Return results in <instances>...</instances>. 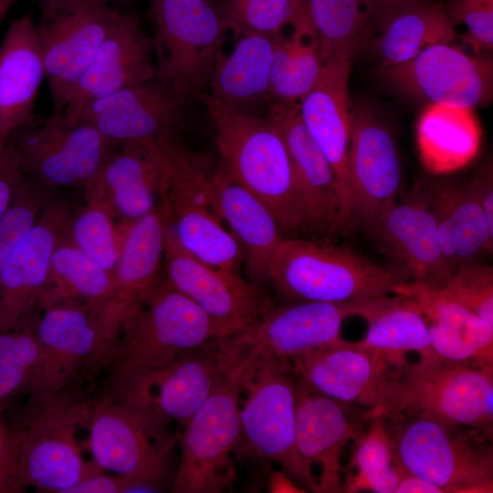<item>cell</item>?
<instances>
[{
	"mask_svg": "<svg viewBox=\"0 0 493 493\" xmlns=\"http://www.w3.org/2000/svg\"><path fill=\"white\" fill-rule=\"evenodd\" d=\"M221 339V330L198 306L165 281L159 283L122 323L105 366V394L122 398L183 353Z\"/></svg>",
	"mask_w": 493,
	"mask_h": 493,
	"instance_id": "obj_1",
	"label": "cell"
},
{
	"mask_svg": "<svg viewBox=\"0 0 493 493\" xmlns=\"http://www.w3.org/2000/svg\"><path fill=\"white\" fill-rule=\"evenodd\" d=\"M199 98L215 122L220 163L227 173L268 207L283 237L307 231L290 159L275 117L236 111L206 92Z\"/></svg>",
	"mask_w": 493,
	"mask_h": 493,
	"instance_id": "obj_2",
	"label": "cell"
},
{
	"mask_svg": "<svg viewBox=\"0 0 493 493\" xmlns=\"http://www.w3.org/2000/svg\"><path fill=\"white\" fill-rule=\"evenodd\" d=\"M424 416L470 426L493 438V365L474 367L439 357L386 368L368 417Z\"/></svg>",
	"mask_w": 493,
	"mask_h": 493,
	"instance_id": "obj_3",
	"label": "cell"
},
{
	"mask_svg": "<svg viewBox=\"0 0 493 493\" xmlns=\"http://www.w3.org/2000/svg\"><path fill=\"white\" fill-rule=\"evenodd\" d=\"M133 305L117 298L88 304L74 300L42 307L36 321L40 361L28 393L29 412L65 394L88 369L105 367Z\"/></svg>",
	"mask_w": 493,
	"mask_h": 493,
	"instance_id": "obj_4",
	"label": "cell"
},
{
	"mask_svg": "<svg viewBox=\"0 0 493 493\" xmlns=\"http://www.w3.org/2000/svg\"><path fill=\"white\" fill-rule=\"evenodd\" d=\"M223 365L215 388L179 437L174 493H220L236 480L234 456L241 444L239 380L254 353L221 340Z\"/></svg>",
	"mask_w": 493,
	"mask_h": 493,
	"instance_id": "obj_5",
	"label": "cell"
},
{
	"mask_svg": "<svg viewBox=\"0 0 493 493\" xmlns=\"http://www.w3.org/2000/svg\"><path fill=\"white\" fill-rule=\"evenodd\" d=\"M403 280L393 270L341 246L283 237L269 288L282 301L345 302L393 295Z\"/></svg>",
	"mask_w": 493,
	"mask_h": 493,
	"instance_id": "obj_6",
	"label": "cell"
},
{
	"mask_svg": "<svg viewBox=\"0 0 493 493\" xmlns=\"http://www.w3.org/2000/svg\"><path fill=\"white\" fill-rule=\"evenodd\" d=\"M295 379L288 361L254 353L239 380L237 454L276 462L299 486L319 493L312 469L296 449Z\"/></svg>",
	"mask_w": 493,
	"mask_h": 493,
	"instance_id": "obj_7",
	"label": "cell"
},
{
	"mask_svg": "<svg viewBox=\"0 0 493 493\" xmlns=\"http://www.w3.org/2000/svg\"><path fill=\"white\" fill-rule=\"evenodd\" d=\"M404 468L443 493H492V439L480 430L424 416L387 417Z\"/></svg>",
	"mask_w": 493,
	"mask_h": 493,
	"instance_id": "obj_8",
	"label": "cell"
},
{
	"mask_svg": "<svg viewBox=\"0 0 493 493\" xmlns=\"http://www.w3.org/2000/svg\"><path fill=\"white\" fill-rule=\"evenodd\" d=\"M89 407L71 394L59 396L29 412L26 425L4 438L0 463L11 492L26 488L65 493L84 475L85 462L77 440L78 426Z\"/></svg>",
	"mask_w": 493,
	"mask_h": 493,
	"instance_id": "obj_9",
	"label": "cell"
},
{
	"mask_svg": "<svg viewBox=\"0 0 493 493\" xmlns=\"http://www.w3.org/2000/svg\"><path fill=\"white\" fill-rule=\"evenodd\" d=\"M153 142L167 166L164 198L178 242L198 259L239 275L244 251L232 232L224 226L211 175L176 135Z\"/></svg>",
	"mask_w": 493,
	"mask_h": 493,
	"instance_id": "obj_10",
	"label": "cell"
},
{
	"mask_svg": "<svg viewBox=\"0 0 493 493\" xmlns=\"http://www.w3.org/2000/svg\"><path fill=\"white\" fill-rule=\"evenodd\" d=\"M156 75L187 99L205 93L228 23L214 0H152Z\"/></svg>",
	"mask_w": 493,
	"mask_h": 493,
	"instance_id": "obj_11",
	"label": "cell"
},
{
	"mask_svg": "<svg viewBox=\"0 0 493 493\" xmlns=\"http://www.w3.org/2000/svg\"><path fill=\"white\" fill-rule=\"evenodd\" d=\"M25 175L53 187L85 188L97 175L113 146L91 124L62 112L36 116L4 143Z\"/></svg>",
	"mask_w": 493,
	"mask_h": 493,
	"instance_id": "obj_12",
	"label": "cell"
},
{
	"mask_svg": "<svg viewBox=\"0 0 493 493\" xmlns=\"http://www.w3.org/2000/svg\"><path fill=\"white\" fill-rule=\"evenodd\" d=\"M89 446L110 473L163 489L170 454L177 442L126 401L104 394L89 409Z\"/></svg>",
	"mask_w": 493,
	"mask_h": 493,
	"instance_id": "obj_13",
	"label": "cell"
},
{
	"mask_svg": "<svg viewBox=\"0 0 493 493\" xmlns=\"http://www.w3.org/2000/svg\"><path fill=\"white\" fill-rule=\"evenodd\" d=\"M37 36L53 112L67 98L114 26L120 9L110 0L38 2Z\"/></svg>",
	"mask_w": 493,
	"mask_h": 493,
	"instance_id": "obj_14",
	"label": "cell"
},
{
	"mask_svg": "<svg viewBox=\"0 0 493 493\" xmlns=\"http://www.w3.org/2000/svg\"><path fill=\"white\" fill-rule=\"evenodd\" d=\"M165 282L198 306L227 338L276 301L268 288L213 267L187 252L169 223L163 256Z\"/></svg>",
	"mask_w": 493,
	"mask_h": 493,
	"instance_id": "obj_15",
	"label": "cell"
},
{
	"mask_svg": "<svg viewBox=\"0 0 493 493\" xmlns=\"http://www.w3.org/2000/svg\"><path fill=\"white\" fill-rule=\"evenodd\" d=\"M370 299L275 302L249 325L224 340L237 350L289 362L310 350L341 341L340 331L344 320L362 317Z\"/></svg>",
	"mask_w": 493,
	"mask_h": 493,
	"instance_id": "obj_16",
	"label": "cell"
},
{
	"mask_svg": "<svg viewBox=\"0 0 493 493\" xmlns=\"http://www.w3.org/2000/svg\"><path fill=\"white\" fill-rule=\"evenodd\" d=\"M383 76L402 93L428 104L473 109L492 97V61L468 56L454 44L427 47L413 59L383 67Z\"/></svg>",
	"mask_w": 493,
	"mask_h": 493,
	"instance_id": "obj_17",
	"label": "cell"
},
{
	"mask_svg": "<svg viewBox=\"0 0 493 493\" xmlns=\"http://www.w3.org/2000/svg\"><path fill=\"white\" fill-rule=\"evenodd\" d=\"M188 99L155 75L89 102L72 117L114 143L157 142L176 135Z\"/></svg>",
	"mask_w": 493,
	"mask_h": 493,
	"instance_id": "obj_18",
	"label": "cell"
},
{
	"mask_svg": "<svg viewBox=\"0 0 493 493\" xmlns=\"http://www.w3.org/2000/svg\"><path fill=\"white\" fill-rule=\"evenodd\" d=\"M295 444L303 461L319 466V493L343 492L341 457L364 432L368 409L329 397L295 375Z\"/></svg>",
	"mask_w": 493,
	"mask_h": 493,
	"instance_id": "obj_19",
	"label": "cell"
},
{
	"mask_svg": "<svg viewBox=\"0 0 493 493\" xmlns=\"http://www.w3.org/2000/svg\"><path fill=\"white\" fill-rule=\"evenodd\" d=\"M348 172L350 225L370 232L384 207L397 199L402 168L392 133L365 107H352Z\"/></svg>",
	"mask_w": 493,
	"mask_h": 493,
	"instance_id": "obj_20",
	"label": "cell"
},
{
	"mask_svg": "<svg viewBox=\"0 0 493 493\" xmlns=\"http://www.w3.org/2000/svg\"><path fill=\"white\" fill-rule=\"evenodd\" d=\"M221 340L183 353L120 399L163 428L172 422L184 426L217 382L223 365Z\"/></svg>",
	"mask_w": 493,
	"mask_h": 493,
	"instance_id": "obj_21",
	"label": "cell"
},
{
	"mask_svg": "<svg viewBox=\"0 0 493 493\" xmlns=\"http://www.w3.org/2000/svg\"><path fill=\"white\" fill-rule=\"evenodd\" d=\"M167 187V166L156 144L126 142L113 144L84 189L87 200L101 202L122 224H128L154 210Z\"/></svg>",
	"mask_w": 493,
	"mask_h": 493,
	"instance_id": "obj_22",
	"label": "cell"
},
{
	"mask_svg": "<svg viewBox=\"0 0 493 493\" xmlns=\"http://www.w3.org/2000/svg\"><path fill=\"white\" fill-rule=\"evenodd\" d=\"M61 203H47L0 271V334L13 330L34 307L46 284L53 251L70 234Z\"/></svg>",
	"mask_w": 493,
	"mask_h": 493,
	"instance_id": "obj_23",
	"label": "cell"
},
{
	"mask_svg": "<svg viewBox=\"0 0 493 493\" xmlns=\"http://www.w3.org/2000/svg\"><path fill=\"white\" fill-rule=\"evenodd\" d=\"M351 59H324L319 79L299 105L309 132L330 162L339 187L341 230L350 226L348 153L352 105L349 94Z\"/></svg>",
	"mask_w": 493,
	"mask_h": 493,
	"instance_id": "obj_24",
	"label": "cell"
},
{
	"mask_svg": "<svg viewBox=\"0 0 493 493\" xmlns=\"http://www.w3.org/2000/svg\"><path fill=\"white\" fill-rule=\"evenodd\" d=\"M154 40L132 13L121 11L109 35L70 90L62 113L72 117L84 106L155 75Z\"/></svg>",
	"mask_w": 493,
	"mask_h": 493,
	"instance_id": "obj_25",
	"label": "cell"
},
{
	"mask_svg": "<svg viewBox=\"0 0 493 493\" xmlns=\"http://www.w3.org/2000/svg\"><path fill=\"white\" fill-rule=\"evenodd\" d=\"M369 233L400 267L405 280L444 286L454 272L443 256L435 219L418 185L403 202L385 206Z\"/></svg>",
	"mask_w": 493,
	"mask_h": 493,
	"instance_id": "obj_26",
	"label": "cell"
},
{
	"mask_svg": "<svg viewBox=\"0 0 493 493\" xmlns=\"http://www.w3.org/2000/svg\"><path fill=\"white\" fill-rule=\"evenodd\" d=\"M299 105L270 104L267 113L278 122L307 230L336 233L341 230L337 180L326 155L303 123Z\"/></svg>",
	"mask_w": 493,
	"mask_h": 493,
	"instance_id": "obj_27",
	"label": "cell"
},
{
	"mask_svg": "<svg viewBox=\"0 0 493 493\" xmlns=\"http://www.w3.org/2000/svg\"><path fill=\"white\" fill-rule=\"evenodd\" d=\"M394 294L412 298L419 306L435 354L449 362L493 365V325L456 299L443 286L423 280L400 282Z\"/></svg>",
	"mask_w": 493,
	"mask_h": 493,
	"instance_id": "obj_28",
	"label": "cell"
},
{
	"mask_svg": "<svg viewBox=\"0 0 493 493\" xmlns=\"http://www.w3.org/2000/svg\"><path fill=\"white\" fill-rule=\"evenodd\" d=\"M294 374L316 391L368 410L378 404L386 368L376 353L356 348L344 339L299 354L290 361Z\"/></svg>",
	"mask_w": 493,
	"mask_h": 493,
	"instance_id": "obj_29",
	"label": "cell"
},
{
	"mask_svg": "<svg viewBox=\"0 0 493 493\" xmlns=\"http://www.w3.org/2000/svg\"><path fill=\"white\" fill-rule=\"evenodd\" d=\"M45 77L36 24L28 16L12 20L0 45V144L37 116Z\"/></svg>",
	"mask_w": 493,
	"mask_h": 493,
	"instance_id": "obj_30",
	"label": "cell"
},
{
	"mask_svg": "<svg viewBox=\"0 0 493 493\" xmlns=\"http://www.w3.org/2000/svg\"><path fill=\"white\" fill-rule=\"evenodd\" d=\"M211 184L223 221L243 248L246 279L268 288L271 263L283 238L274 215L236 183L221 163L211 175Z\"/></svg>",
	"mask_w": 493,
	"mask_h": 493,
	"instance_id": "obj_31",
	"label": "cell"
},
{
	"mask_svg": "<svg viewBox=\"0 0 493 493\" xmlns=\"http://www.w3.org/2000/svg\"><path fill=\"white\" fill-rule=\"evenodd\" d=\"M418 187L436 226L443 256L453 269L492 253L493 231L469 190L449 180L423 181Z\"/></svg>",
	"mask_w": 493,
	"mask_h": 493,
	"instance_id": "obj_32",
	"label": "cell"
},
{
	"mask_svg": "<svg viewBox=\"0 0 493 493\" xmlns=\"http://www.w3.org/2000/svg\"><path fill=\"white\" fill-rule=\"evenodd\" d=\"M277 35L246 33L238 36L233 52L219 57L208 95L236 111L260 115L270 104L269 71Z\"/></svg>",
	"mask_w": 493,
	"mask_h": 493,
	"instance_id": "obj_33",
	"label": "cell"
},
{
	"mask_svg": "<svg viewBox=\"0 0 493 493\" xmlns=\"http://www.w3.org/2000/svg\"><path fill=\"white\" fill-rule=\"evenodd\" d=\"M368 322L364 337L351 345L381 356L388 366L408 363L405 353L415 351L419 358L438 357L434 351L427 324L417 303L404 295L372 299L362 316Z\"/></svg>",
	"mask_w": 493,
	"mask_h": 493,
	"instance_id": "obj_34",
	"label": "cell"
},
{
	"mask_svg": "<svg viewBox=\"0 0 493 493\" xmlns=\"http://www.w3.org/2000/svg\"><path fill=\"white\" fill-rule=\"evenodd\" d=\"M169 223V206L163 198L151 213L125 224L112 273L114 298L136 303L160 283L159 272Z\"/></svg>",
	"mask_w": 493,
	"mask_h": 493,
	"instance_id": "obj_35",
	"label": "cell"
},
{
	"mask_svg": "<svg viewBox=\"0 0 493 493\" xmlns=\"http://www.w3.org/2000/svg\"><path fill=\"white\" fill-rule=\"evenodd\" d=\"M375 26L380 31L376 49L383 67L409 61L433 45L455 44L458 37L440 1L401 8Z\"/></svg>",
	"mask_w": 493,
	"mask_h": 493,
	"instance_id": "obj_36",
	"label": "cell"
},
{
	"mask_svg": "<svg viewBox=\"0 0 493 493\" xmlns=\"http://www.w3.org/2000/svg\"><path fill=\"white\" fill-rule=\"evenodd\" d=\"M417 142L425 167L447 172L476 155L480 127L472 109L428 104L418 120Z\"/></svg>",
	"mask_w": 493,
	"mask_h": 493,
	"instance_id": "obj_37",
	"label": "cell"
},
{
	"mask_svg": "<svg viewBox=\"0 0 493 493\" xmlns=\"http://www.w3.org/2000/svg\"><path fill=\"white\" fill-rule=\"evenodd\" d=\"M114 295L112 274L82 252L69 234L53 251L47 278L37 306L42 308L68 300L100 304Z\"/></svg>",
	"mask_w": 493,
	"mask_h": 493,
	"instance_id": "obj_38",
	"label": "cell"
},
{
	"mask_svg": "<svg viewBox=\"0 0 493 493\" xmlns=\"http://www.w3.org/2000/svg\"><path fill=\"white\" fill-rule=\"evenodd\" d=\"M352 442L343 492L394 493L406 470L399 461L385 416L370 417L363 434Z\"/></svg>",
	"mask_w": 493,
	"mask_h": 493,
	"instance_id": "obj_39",
	"label": "cell"
},
{
	"mask_svg": "<svg viewBox=\"0 0 493 493\" xmlns=\"http://www.w3.org/2000/svg\"><path fill=\"white\" fill-rule=\"evenodd\" d=\"M323 62L316 38L277 35L269 71L270 104H299L318 80Z\"/></svg>",
	"mask_w": 493,
	"mask_h": 493,
	"instance_id": "obj_40",
	"label": "cell"
},
{
	"mask_svg": "<svg viewBox=\"0 0 493 493\" xmlns=\"http://www.w3.org/2000/svg\"><path fill=\"white\" fill-rule=\"evenodd\" d=\"M308 13L324 59L352 58L372 29L363 0H307Z\"/></svg>",
	"mask_w": 493,
	"mask_h": 493,
	"instance_id": "obj_41",
	"label": "cell"
},
{
	"mask_svg": "<svg viewBox=\"0 0 493 493\" xmlns=\"http://www.w3.org/2000/svg\"><path fill=\"white\" fill-rule=\"evenodd\" d=\"M30 315L0 334V410L19 394H28L38 371L40 344Z\"/></svg>",
	"mask_w": 493,
	"mask_h": 493,
	"instance_id": "obj_42",
	"label": "cell"
},
{
	"mask_svg": "<svg viewBox=\"0 0 493 493\" xmlns=\"http://www.w3.org/2000/svg\"><path fill=\"white\" fill-rule=\"evenodd\" d=\"M87 201L88 205L72 219L71 240L82 252L112 274L123 227L114 228V215L107 205L95 200Z\"/></svg>",
	"mask_w": 493,
	"mask_h": 493,
	"instance_id": "obj_43",
	"label": "cell"
},
{
	"mask_svg": "<svg viewBox=\"0 0 493 493\" xmlns=\"http://www.w3.org/2000/svg\"><path fill=\"white\" fill-rule=\"evenodd\" d=\"M228 28L238 37L246 33L278 35L295 24L288 0H223Z\"/></svg>",
	"mask_w": 493,
	"mask_h": 493,
	"instance_id": "obj_44",
	"label": "cell"
},
{
	"mask_svg": "<svg viewBox=\"0 0 493 493\" xmlns=\"http://www.w3.org/2000/svg\"><path fill=\"white\" fill-rule=\"evenodd\" d=\"M46 188V185L26 175L11 206L0 220V271L47 203Z\"/></svg>",
	"mask_w": 493,
	"mask_h": 493,
	"instance_id": "obj_45",
	"label": "cell"
},
{
	"mask_svg": "<svg viewBox=\"0 0 493 493\" xmlns=\"http://www.w3.org/2000/svg\"><path fill=\"white\" fill-rule=\"evenodd\" d=\"M456 299L493 325V268L475 261L457 267L443 286Z\"/></svg>",
	"mask_w": 493,
	"mask_h": 493,
	"instance_id": "obj_46",
	"label": "cell"
},
{
	"mask_svg": "<svg viewBox=\"0 0 493 493\" xmlns=\"http://www.w3.org/2000/svg\"><path fill=\"white\" fill-rule=\"evenodd\" d=\"M446 10L455 26L467 27L464 42L472 46L476 55L493 47V0H450Z\"/></svg>",
	"mask_w": 493,
	"mask_h": 493,
	"instance_id": "obj_47",
	"label": "cell"
},
{
	"mask_svg": "<svg viewBox=\"0 0 493 493\" xmlns=\"http://www.w3.org/2000/svg\"><path fill=\"white\" fill-rule=\"evenodd\" d=\"M153 492L147 485L128 477L108 475L95 461L88 462L84 475L65 493Z\"/></svg>",
	"mask_w": 493,
	"mask_h": 493,
	"instance_id": "obj_48",
	"label": "cell"
},
{
	"mask_svg": "<svg viewBox=\"0 0 493 493\" xmlns=\"http://www.w3.org/2000/svg\"><path fill=\"white\" fill-rule=\"evenodd\" d=\"M26 175L14 153L0 145V220L11 206Z\"/></svg>",
	"mask_w": 493,
	"mask_h": 493,
	"instance_id": "obj_49",
	"label": "cell"
},
{
	"mask_svg": "<svg viewBox=\"0 0 493 493\" xmlns=\"http://www.w3.org/2000/svg\"><path fill=\"white\" fill-rule=\"evenodd\" d=\"M479 204L490 230L493 231V172L491 163H485L467 184Z\"/></svg>",
	"mask_w": 493,
	"mask_h": 493,
	"instance_id": "obj_50",
	"label": "cell"
},
{
	"mask_svg": "<svg viewBox=\"0 0 493 493\" xmlns=\"http://www.w3.org/2000/svg\"><path fill=\"white\" fill-rule=\"evenodd\" d=\"M369 11L372 25L401 8L431 2H443L442 0H363Z\"/></svg>",
	"mask_w": 493,
	"mask_h": 493,
	"instance_id": "obj_51",
	"label": "cell"
},
{
	"mask_svg": "<svg viewBox=\"0 0 493 493\" xmlns=\"http://www.w3.org/2000/svg\"><path fill=\"white\" fill-rule=\"evenodd\" d=\"M294 13L295 24L293 36L316 38L309 21L307 0H288ZM317 39V38H316Z\"/></svg>",
	"mask_w": 493,
	"mask_h": 493,
	"instance_id": "obj_52",
	"label": "cell"
},
{
	"mask_svg": "<svg viewBox=\"0 0 493 493\" xmlns=\"http://www.w3.org/2000/svg\"><path fill=\"white\" fill-rule=\"evenodd\" d=\"M394 493H443L435 485L409 472L399 480Z\"/></svg>",
	"mask_w": 493,
	"mask_h": 493,
	"instance_id": "obj_53",
	"label": "cell"
},
{
	"mask_svg": "<svg viewBox=\"0 0 493 493\" xmlns=\"http://www.w3.org/2000/svg\"><path fill=\"white\" fill-rule=\"evenodd\" d=\"M267 490L270 493H304L307 489L299 486L285 471L274 470L269 474Z\"/></svg>",
	"mask_w": 493,
	"mask_h": 493,
	"instance_id": "obj_54",
	"label": "cell"
},
{
	"mask_svg": "<svg viewBox=\"0 0 493 493\" xmlns=\"http://www.w3.org/2000/svg\"><path fill=\"white\" fill-rule=\"evenodd\" d=\"M16 0H0V24Z\"/></svg>",
	"mask_w": 493,
	"mask_h": 493,
	"instance_id": "obj_55",
	"label": "cell"
},
{
	"mask_svg": "<svg viewBox=\"0 0 493 493\" xmlns=\"http://www.w3.org/2000/svg\"><path fill=\"white\" fill-rule=\"evenodd\" d=\"M0 492H10L6 476L0 465Z\"/></svg>",
	"mask_w": 493,
	"mask_h": 493,
	"instance_id": "obj_56",
	"label": "cell"
},
{
	"mask_svg": "<svg viewBox=\"0 0 493 493\" xmlns=\"http://www.w3.org/2000/svg\"><path fill=\"white\" fill-rule=\"evenodd\" d=\"M131 0H110L113 5L127 6Z\"/></svg>",
	"mask_w": 493,
	"mask_h": 493,
	"instance_id": "obj_57",
	"label": "cell"
},
{
	"mask_svg": "<svg viewBox=\"0 0 493 493\" xmlns=\"http://www.w3.org/2000/svg\"><path fill=\"white\" fill-rule=\"evenodd\" d=\"M3 441H4V438H3V435L0 432V452H1V449H2V446H3Z\"/></svg>",
	"mask_w": 493,
	"mask_h": 493,
	"instance_id": "obj_58",
	"label": "cell"
},
{
	"mask_svg": "<svg viewBox=\"0 0 493 493\" xmlns=\"http://www.w3.org/2000/svg\"><path fill=\"white\" fill-rule=\"evenodd\" d=\"M38 2L44 1V0H37Z\"/></svg>",
	"mask_w": 493,
	"mask_h": 493,
	"instance_id": "obj_59",
	"label": "cell"
},
{
	"mask_svg": "<svg viewBox=\"0 0 493 493\" xmlns=\"http://www.w3.org/2000/svg\"><path fill=\"white\" fill-rule=\"evenodd\" d=\"M149 1H152V0H149Z\"/></svg>",
	"mask_w": 493,
	"mask_h": 493,
	"instance_id": "obj_60",
	"label": "cell"
},
{
	"mask_svg": "<svg viewBox=\"0 0 493 493\" xmlns=\"http://www.w3.org/2000/svg\"><path fill=\"white\" fill-rule=\"evenodd\" d=\"M0 145H3V144H0Z\"/></svg>",
	"mask_w": 493,
	"mask_h": 493,
	"instance_id": "obj_61",
	"label": "cell"
}]
</instances>
